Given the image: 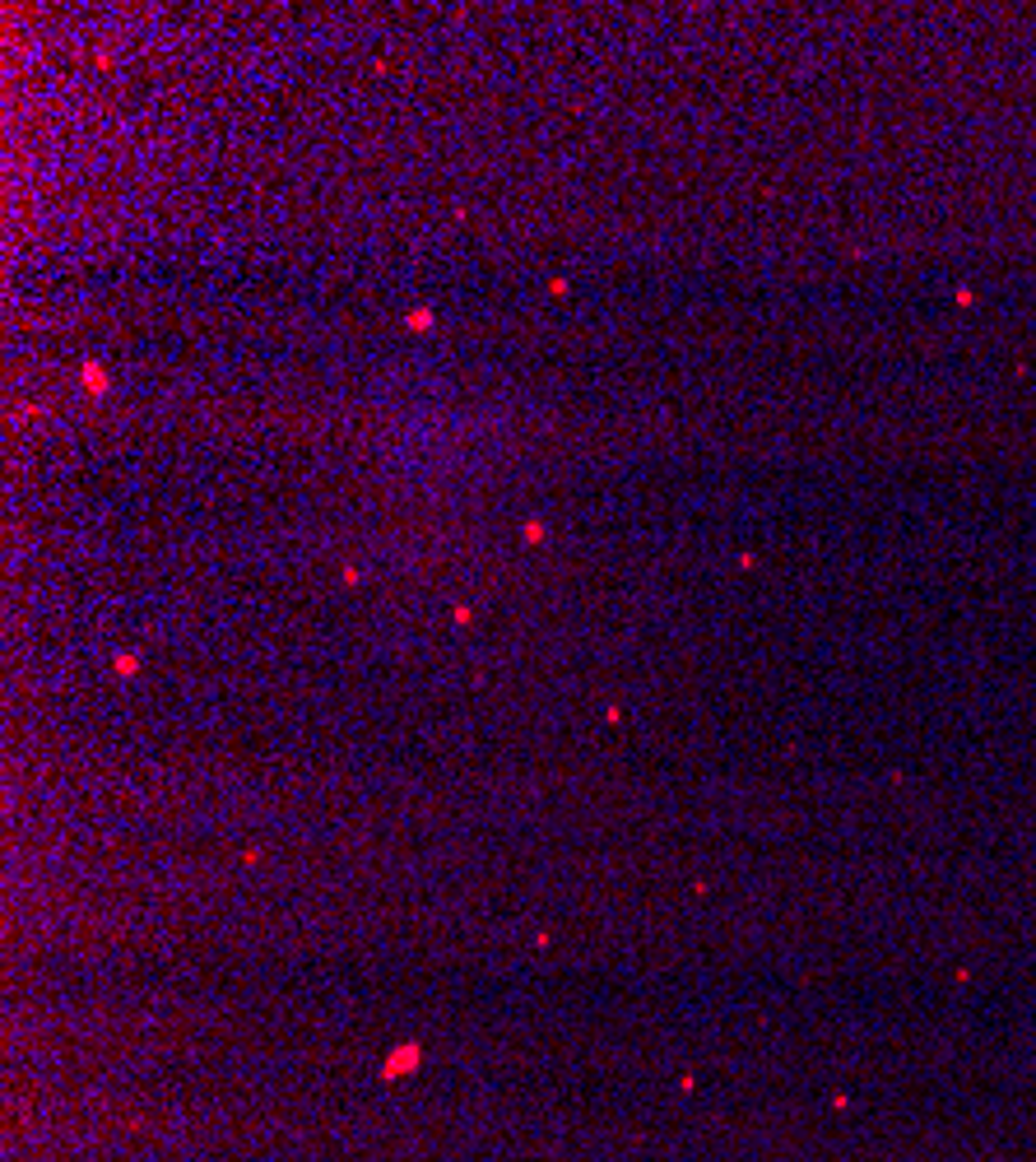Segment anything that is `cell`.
Wrapping results in <instances>:
<instances>
[{
  "instance_id": "1",
  "label": "cell",
  "mask_w": 1036,
  "mask_h": 1162,
  "mask_svg": "<svg viewBox=\"0 0 1036 1162\" xmlns=\"http://www.w3.org/2000/svg\"><path fill=\"white\" fill-rule=\"evenodd\" d=\"M419 1060H423V1051H419L414 1042H410V1046H396V1051L386 1056V1065H382V1079H386V1083H396V1079H404V1074H414V1070H419Z\"/></svg>"
}]
</instances>
